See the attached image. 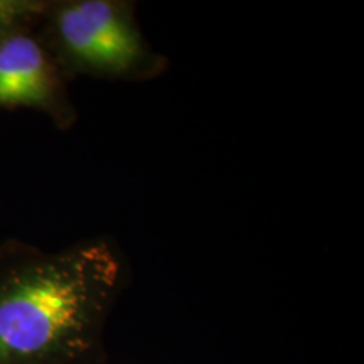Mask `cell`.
Wrapping results in <instances>:
<instances>
[{
  "mask_svg": "<svg viewBox=\"0 0 364 364\" xmlns=\"http://www.w3.org/2000/svg\"><path fill=\"white\" fill-rule=\"evenodd\" d=\"M49 0H0V39L17 31L38 29Z\"/></svg>",
  "mask_w": 364,
  "mask_h": 364,
  "instance_id": "obj_4",
  "label": "cell"
},
{
  "mask_svg": "<svg viewBox=\"0 0 364 364\" xmlns=\"http://www.w3.org/2000/svg\"><path fill=\"white\" fill-rule=\"evenodd\" d=\"M66 81L38 29L17 31L0 39V108L43 112L59 129H70L78 112Z\"/></svg>",
  "mask_w": 364,
  "mask_h": 364,
  "instance_id": "obj_3",
  "label": "cell"
},
{
  "mask_svg": "<svg viewBox=\"0 0 364 364\" xmlns=\"http://www.w3.org/2000/svg\"><path fill=\"white\" fill-rule=\"evenodd\" d=\"M125 277L124 253L105 236L58 252L4 245L0 364L90 363Z\"/></svg>",
  "mask_w": 364,
  "mask_h": 364,
  "instance_id": "obj_1",
  "label": "cell"
},
{
  "mask_svg": "<svg viewBox=\"0 0 364 364\" xmlns=\"http://www.w3.org/2000/svg\"><path fill=\"white\" fill-rule=\"evenodd\" d=\"M38 34L66 80L140 83L169 66L145 38L132 0H49Z\"/></svg>",
  "mask_w": 364,
  "mask_h": 364,
  "instance_id": "obj_2",
  "label": "cell"
}]
</instances>
